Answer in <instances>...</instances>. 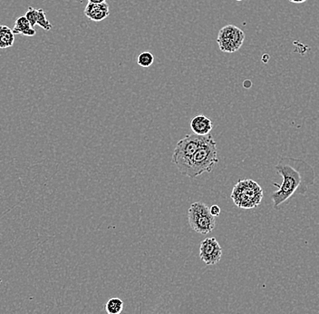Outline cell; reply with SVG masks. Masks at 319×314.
Segmentation results:
<instances>
[{"label":"cell","mask_w":319,"mask_h":314,"mask_svg":"<svg viewBox=\"0 0 319 314\" xmlns=\"http://www.w3.org/2000/svg\"><path fill=\"white\" fill-rule=\"evenodd\" d=\"M275 170L283 178L281 184L274 182L278 191L271 194L273 206L276 210L296 194L308 193L309 187L314 185L316 172L308 162L293 157H282L279 159Z\"/></svg>","instance_id":"obj_1"},{"label":"cell","mask_w":319,"mask_h":314,"mask_svg":"<svg viewBox=\"0 0 319 314\" xmlns=\"http://www.w3.org/2000/svg\"><path fill=\"white\" fill-rule=\"evenodd\" d=\"M212 138L211 135L199 136L192 134L185 136L177 143L172 155V162L176 165L179 172L186 176L194 155L200 147Z\"/></svg>","instance_id":"obj_2"},{"label":"cell","mask_w":319,"mask_h":314,"mask_svg":"<svg viewBox=\"0 0 319 314\" xmlns=\"http://www.w3.org/2000/svg\"><path fill=\"white\" fill-rule=\"evenodd\" d=\"M218 162L217 143L214 141L213 137L200 147L194 155L186 176L194 179L204 172H213Z\"/></svg>","instance_id":"obj_3"},{"label":"cell","mask_w":319,"mask_h":314,"mask_svg":"<svg viewBox=\"0 0 319 314\" xmlns=\"http://www.w3.org/2000/svg\"><path fill=\"white\" fill-rule=\"evenodd\" d=\"M230 197L241 209L258 207L263 199V190L258 182L251 179L239 180L233 187Z\"/></svg>","instance_id":"obj_4"},{"label":"cell","mask_w":319,"mask_h":314,"mask_svg":"<svg viewBox=\"0 0 319 314\" xmlns=\"http://www.w3.org/2000/svg\"><path fill=\"white\" fill-rule=\"evenodd\" d=\"M188 221L193 231L201 234L212 233L216 226V220L210 213V207L203 202H195L190 206Z\"/></svg>","instance_id":"obj_5"},{"label":"cell","mask_w":319,"mask_h":314,"mask_svg":"<svg viewBox=\"0 0 319 314\" xmlns=\"http://www.w3.org/2000/svg\"><path fill=\"white\" fill-rule=\"evenodd\" d=\"M245 40V33L234 25L223 26L218 31L217 43L218 48L224 53H235L242 46Z\"/></svg>","instance_id":"obj_6"},{"label":"cell","mask_w":319,"mask_h":314,"mask_svg":"<svg viewBox=\"0 0 319 314\" xmlns=\"http://www.w3.org/2000/svg\"><path fill=\"white\" fill-rule=\"evenodd\" d=\"M222 257V248L217 239L209 237L204 239L200 246V258L208 266L218 264Z\"/></svg>","instance_id":"obj_7"},{"label":"cell","mask_w":319,"mask_h":314,"mask_svg":"<svg viewBox=\"0 0 319 314\" xmlns=\"http://www.w3.org/2000/svg\"><path fill=\"white\" fill-rule=\"evenodd\" d=\"M85 15L90 20L100 22L110 15V7L106 2L102 4L88 3L85 8Z\"/></svg>","instance_id":"obj_8"},{"label":"cell","mask_w":319,"mask_h":314,"mask_svg":"<svg viewBox=\"0 0 319 314\" xmlns=\"http://www.w3.org/2000/svg\"><path fill=\"white\" fill-rule=\"evenodd\" d=\"M191 128L193 134L199 136H207L213 130V123L205 116H197L192 119Z\"/></svg>","instance_id":"obj_9"},{"label":"cell","mask_w":319,"mask_h":314,"mask_svg":"<svg viewBox=\"0 0 319 314\" xmlns=\"http://www.w3.org/2000/svg\"><path fill=\"white\" fill-rule=\"evenodd\" d=\"M15 35H23L25 36H33L36 35V31L32 27L30 23L26 19L25 15L17 17L12 29Z\"/></svg>","instance_id":"obj_10"},{"label":"cell","mask_w":319,"mask_h":314,"mask_svg":"<svg viewBox=\"0 0 319 314\" xmlns=\"http://www.w3.org/2000/svg\"><path fill=\"white\" fill-rule=\"evenodd\" d=\"M15 43V34L7 25H0V48L5 49L13 46Z\"/></svg>","instance_id":"obj_11"},{"label":"cell","mask_w":319,"mask_h":314,"mask_svg":"<svg viewBox=\"0 0 319 314\" xmlns=\"http://www.w3.org/2000/svg\"><path fill=\"white\" fill-rule=\"evenodd\" d=\"M123 310V302L119 298H111L106 303V311L107 314H120Z\"/></svg>","instance_id":"obj_12"},{"label":"cell","mask_w":319,"mask_h":314,"mask_svg":"<svg viewBox=\"0 0 319 314\" xmlns=\"http://www.w3.org/2000/svg\"><path fill=\"white\" fill-rule=\"evenodd\" d=\"M154 62V56L151 52H142L137 57L138 65L142 67H149L152 66Z\"/></svg>","instance_id":"obj_13"},{"label":"cell","mask_w":319,"mask_h":314,"mask_svg":"<svg viewBox=\"0 0 319 314\" xmlns=\"http://www.w3.org/2000/svg\"><path fill=\"white\" fill-rule=\"evenodd\" d=\"M36 24L42 27L43 29L47 31L50 30L53 26V25L46 18V12L44 11V9H38V16H37Z\"/></svg>","instance_id":"obj_14"},{"label":"cell","mask_w":319,"mask_h":314,"mask_svg":"<svg viewBox=\"0 0 319 314\" xmlns=\"http://www.w3.org/2000/svg\"><path fill=\"white\" fill-rule=\"evenodd\" d=\"M26 19L30 23L31 26L34 27L37 22V16H38V9H36L32 6H29L26 11L25 15Z\"/></svg>","instance_id":"obj_15"},{"label":"cell","mask_w":319,"mask_h":314,"mask_svg":"<svg viewBox=\"0 0 319 314\" xmlns=\"http://www.w3.org/2000/svg\"><path fill=\"white\" fill-rule=\"evenodd\" d=\"M220 212H221V210H220V208H219L218 205L215 204V205H213V206L210 207V213H211V214H212L213 216H214V217H217L218 215H219Z\"/></svg>","instance_id":"obj_16"},{"label":"cell","mask_w":319,"mask_h":314,"mask_svg":"<svg viewBox=\"0 0 319 314\" xmlns=\"http://www.w3.org/2000/svg\"><path fill=\"white\" fill-rule=\"evenodd\" d=\"M106 2V0H88V3H94V4H102Z\"/></svg>","instance_id":"obj_17"},{"label":"cell","mask_w":319,"mask_h":314,"mask_svg":"<svg viewBox=\"0 0 319 314\" xmlns=\"http://www.w3.org/2000/svg\"><path fill=\"white\" fill-rule=\"evenodd\" d=\"M291 3H295V4H302V3H304V2H306V1H308V0H289Z\"/></svg>","instance_id":"obj_18"},{"label":"cell","mask_w":319,"mask_h":314,"mask_svg":"<svg viewBox=\"0 0 319 314\" xmlns=\"http://www.w3.org/2000/svg\"><path fill=\"white\" fill-rule=\"evenodd\" d=\"M236 1H242V0H236Z\"/></svg>","instance_id":"obj_19"}]
</instances>
